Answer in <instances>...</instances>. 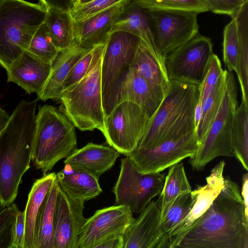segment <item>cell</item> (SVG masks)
<instances>
[{"label":"cell","instance_id":"cell-1","mask_svg":"<svg viewBox=\"0 0 248 248\" xmlns=\"http://www.w3.org/2000/svg\"><path fill=\"white\" fill-rule=\"evenodd\" d=\"M179 248H248V211L238 185L229 176L206 212L186 232Z\"/></svg>","mask_w":248,"mask_h":248},{"label":"cell","instance_id":"cell-2","mask_svg":"<svg viewBox=\"0 0 248 248\" xmlns=\"http://www.w3.org/2000/svg\"><path fill=\"white\" fill-rule=\"evenodd\" d=\"M38 100H21L0 132V205L3 209L13 203L30 167Z\"/></svg>","mask_w":248,"mask_h":248},{"label":"cell","instance_id":"cell-3","mask_svg":"<svg viewBox=\"0 0 248 248\" xmlns=\"http://www.w3.org/2000/svg\"><path fill=\"white\" fill-rule=\"evenodd\" d=\"M170 81V89L161 104L147 122L137 149H150L166 140L196 131L195 113L200 86Z\"/></svg>","mask_w":248,"mask_h":248},{"label":"cell","instance_id":"cell-4","mask_svg":"<svg viewBox=\"0 0 248 248\" xmlns=\"http://www.w3.org/2000/svg\"><path fill=\"white\" fill-rule=\"evenodd\" d=\"M77 149L75 126L65 113L51 105L39 106L31 155L36 168L45 175L57 162Z\"/></svg>","mask_w":248,"mask_h":248},{"label":"cell","instance_id":"cell-5","mask_svg":"<svg viewBox=\"0 0 248 248\" xmlns=\"http://www.w3.org/2000/svg\"><path fill=\"white\" fill-rule=\"evenodd\" d=\"M46 12L41 0H0V64L5 70L27 50Z\"/></svg>","mask_w":248,"mask_h":248},{"label":"cell","instance_id":"cell-6","mask_svg":"<svg viewBox=\"0 0 248 248\" xmlns=\"http://www.w3.org/2000/svg\"><path fill=\"white\" fill-rule=\"evenodd\" d=\"M102 55L82 79L62 93L60 100L61 110L75 126L83 131L97 129L104 135L105 116L101 91Z\"/></svg>","mask_w":248,"mask_h":248},{"label":"cell","instance_id":"cell-7","mask_svg":"<svg viewBox=\"0 0 248 248\" xmlns=\"http://www.w3.org/2000/svg\"><path fill=\"white\" fill-rule=\"evenodd\" d=\"M225 72L224 92L217 115L204 140L189 159L193 170H201L214 158L233 157L232 142L234 116L237 107V89L233 75Z\"/></svg>","mask_w":248,"mask_h":248},{"label":"cell","instance_id":"cell-8","mask_svg":"<svg viewBox=\"0 0 248 248\" xmlns=\"http://www.w3.org/2000/svg\"><path fill=\"white\" fill-rule=\"evenodd\" d=\"M165 173H142L128 156L121 159L120 174L113 188L115 205L127 206L132 213L140 214L164 186Z\"/></svg>","mask_w":248,"mask_h":248},{"label":"cell","instance_id":"cell-9","mask_svg":"<svg viewBox=\"0 0 248 248\" xmlns=\"http://www.w3.org/2000/svg\"><path fill=\"white\" fill-rule=\"evenodd\" d=\"M144 10L149 18L155 43L164 61L169 54L199 34L198 14L195 12Z\"/></svg>","mask_w":248,"mask_h":248},{"label":"cell","instance_id":"cell-10","mask_svg":"<svg viewBox=\"0 0 248 248\" xmlns=\"http://www.w3.org/2000/svg\"><path fill=\"white\" fill-rule=\"evenodd\" d=\"M166 94L160 86L144 79L131 65L123 71L103 102L105 118L119 104L130 102L137 105L149 120L157 111Z\"/></svg>","mask_w":248,"mask_h":248},{"label":"cell","instance_id":"cell-11","mask_svg":"<svg viewBox=\"0 0 248 248\" xmlns=\"http://www.w3.org/2000/svg\"><path fill=\"white\" fill-rule=\"evenodd\" d=\"M214 54L211 39L198 34L165 58L169 79L200 86Z\"/></svg>","mask_w":248,"mask_h":248},{"label":"cell","instance_id":"cell-12","mask_svg":"<svg viewBox=\"0 0 248 248\" xmlns=\"http://www.w3.org/2000/svg\"><path fill=\"white\" fill-rule=\"evenodd\" d=\"M148 121L136 104L130 102L119 104L105 118L104 136L107 143L127 156L137 147Z\"/></svg>","mask_w":248,"mask_h":248},{"label":"cell","instance_id":"cell-13","mask_svg":"<svg viewBox=\"0 0 248 248\" xmlns=\"http://www.w3.org/2000/svg\"><path fill=\"white\" fill-rule=\"evenodd\" d=\"M135 218L124 205H114L96 210L86 221L79 232L78 248H95L123 236Z\"/></svg>","mask_w":248,"mask_h":248},{"label":"cell","instance_id":"cell-14","mask_svg":"<svg viewBox=\"0 0 248 248\" xmlns=\"http://www.w3.org/2000/svg\"><path fill=\"white\" fill-rule=\"evenodd\" d=\"M199 143L196 131L164 141L148 150L136 148L127 156L142 173H156L192 156Z\"/></svg>","mask_w":248,"mask_h":248},{"label":"cell","instance_id":"cell-15","mask_svg":"<svg viewBox=\"0 0 248 248\" xmlns=\"http://www.w3.org/2000/svg\"><path fill=\"white\" fill-rule=\"evenodd\" d=\"M140 39L119 31L110 34L104 47L101 61L102 103L123 71L133 63Z\"/></svg>","mask_w":248,"mask_h":248},{"label":"cell","instance_id":"cell-16","mask_svg":"<svg viewBox=\"0 0 248 248\" xmlns=\"http://www.w3.org/2000/svg\"><path fill=\"white\" fill-rule=\"evenodd\" d=\"M84 202L70 196L59 185L53 213L52 248H78L79 232L86 219Z\"/></svg>","mask_w":248,"mask_h":248},{"label":"cell","instance_id":"cell-17","mask_svg":"<svg viewBox=\"0 0 248 248\" xmlns=\"http://www.w3.org/2000/svg\"><path fill=\"white\" fill-rule=\"evenodd\" d=\"M224 166V161L219 162L206 177V184L191 191L195 202L190 212L169 232L166 233L171 245H178L192 224L206 212L224 188L223 172Z\"/></svg>","mask_w":248,"mask_h":248},{"label":"cell","instance_id":"cell-18","mask_svg":"<svg viewBox=\"0 0 248 248\" xmlns=\"http://www.w3.org/2000/svg\"><path fill=\"white\" fill-rule=\"evenodd\" d=\"M130 0L121 1L96 15L75 23V41L80 46L92 49L106 44L110 31Z\"/></svg>","mask_w":248,"mask_h":248},{"label":"cell","instance_id":"cell-19","mask_svg":"<svg viewBox=\"0 0 248 248\" xmlns=\"http://www.w3.org/2000/svg\"><path fill=\"white\" fill-rule=\"evenodd\" d=\"M157 201H151L123 236V248H154L164 234Z\"/></svg>","mask_w":248,"mask_h":248},{"label":"cell","instance_id":"cell-20","mask_svg":"<svg viewBox=\"0 0 248 248\" xmlns=\"http://www.w3.org/2000/svg\"><path fill=\"white\" fill-rule=\"evenodd\" d=\"M51 67V65L26 50L6 70L7 81L16 84L28 93H37L45 86Z\"/></svg>","mask_w":248,"mask_h":248},{"label":"cell","instance_id":"cell-21","mask_svg":"<svg viewBox=\"0 0 248 248\" xmlns=\"http://www.w3.org/2000/svg\"><path fill=\"white\" fill-rule=\"evenodd\" d=\"M124 31L139 38L161 69L166 74L164 61L160 55L152 32L149 18L144 10L130 0L120 17L113 25L110 34ZM109 34V35H110Z\"/></svg>","mask_w":248,"mask_h":248},{"label":"cell","instance_id":"cell-22","mask_svg":"<svg viewBox=\"0 0 248 248\" xmlns=\"http://www.w3.org/2000/svg\"><path fill=\"white\" fill-rule=\"evenodd\" d=\"M92 49L81 47L75 41L70 47L61 51L51 65L45 86L37 93L38 100H60L66 77L79 60Z\"/></svg>","mask_w":248,"mask_h":248},{"label":"cell","instance_id":"cell-23","mask_svg":"<svg viewBox=\"0 0 248 248\" xmlns=\"http://www.w3.org/2000/svg\"><path fill=\"white\" fill-rule=\"evenodd\" d=\"M120 153L115 149L102 145L88 143L77 149L66 158L64 163L85 171L96 178L114 165Z\"/></svg>","mask_w":248,"mask_h":248},{"label":"cell","instance_id":"cell-24","mask_svg":"<svg viewBox=\"0 0 248 248\" xmlns=\"http://www.w3.org/2000/svg\"><path fill=\"white\" fill-rule=\"evenodd\" d=\"M46 8L44 21L48 32L60 51L75 42V23L67 7L55 1L40 0Z\"/></svg>","mask_w":248,"mask_h":248},{"label":"cell","instance_id":"cell-25","mask_svg":"<svg viewBox=\"0 0 248 248\" xmlns=\"http://www.w3.org/2000/svg\"><path fill=\"white\" fill-rule=\"evenodd\" d=\"M56 179L60 186L70 196L84 202L102 192L98 178L67 164L56 174Z\"/></svg>","mask_w":248,"mask_h":248},{"label":"cell","instance_id":"cell-26","mask_svg":"<svg viewBox=\"0 0 248 248\" xmlns=\"http://www.w3.org/2000/svg\"><path fill=\"white\" fill-rule=\"evenodd\" d=\"M59 184L56 178L38 212L34 224L33 248H52L53 213Z\"/></svg>","mask_w":248,"mask_h":248},{"label":"cell","instance_id":"cell-27","mask_svg":"<svg viewBox=\"0 0 248 248\" xmlns=\"http://www.w3.org/2000/svg\"><path fill=\"white\" fill-rule=\"evenodd\" d=\"M54 172L46 174L33 184L28 195L25 214V234L23 248H33L34 228L40 206L56 178Z\"/></svg>","mask_w":248,"mask_h":248},{"label":"cell","instance_id":"cell-28","mask_svg":"<svg viewBox=\"0 0 248 248\" xmlns=\"http://www.w3.org/2000/svg\"><path fill=\"white\" fill-rule=\"evenodd\" d=\"M191 191L183 163H177L170 167L157 200L160 211V223L176 199Z\"/></svg>","mask_w":248,"mask_h":248},{"label":"cell","instance_id":"cell-29","mask_svg":"<svg viewBox=\"0 0 248 248\" xmlns=\"http://www.w3.org/2000/svg\"><path fill=\"white\" fill-rule=\"evenodd\" d=\"M234 19L238 36V54L235 72L241 87L242 101L248 105V0L241 7Z\"/></svg>","mask_w":248,"mask_h":248},{"label":"cell","instance_id":"cell-30","mask_svg":"<svg viewBox=\"0 0 248 248\" xmlns=\"http://www.w3.org/2000/svg\"><path fill=\"white\" fill-rule=\"evenodd\" d=\"M224 82V71L206 99L198 102L201 106V116L196 132L199 145L204 140L218 112L223 97Z\"/></svg>","mask_w":248,"mask_h":248},{"label":"cell","instance_id":"cell-31","mask_svg":"<svg viewBox=\"0 0 248 248\" xmlns=\"http://www.w3.org/2000/svg\"><path fill=\"white\" fill-rule=\"evenodd\" d=\"M137 72L149 83L160 86L167 93L170 81L149 51L140 43L132 64Z\"/></svg>","mask_w":248,"mask_h":248},{"label":"cell","instance_id":"cell-32","mask_svg":"<svg viewBox=\"0 0 248 248\" xmlns=\"http://www.w3.org/2000/svg\"><path fill=\"white\" fill-rule=\"evenodd\" d=\"M232 142L234 156L248 170V105L242 101L234 113Z\"/></svg>","mask_w":248,"mask_h":248},{"label":"cell","instance_id":"cell-33","mask_svg":"<svg viewBox=\"0 0 248 248\" xmlns=\"http://www.w3.org/2000/svg\"><path fill=\"white\" fill-rule=\"evenodd\" d=\"M140 8L147 10H174L195 12H207L204 0H134Z\"/></svg>","mask_w":248,"mask_h":248},{"label":"cell","instance_id":"cell-34","mask_svg":"<svg viewBox=\"0 0 248 248\" xmlns=\"http://www.w3.org/2000/svg\"><path fill=\"white\" fill-rule=\"evenodd\" d=\"M27 50L51 65L60 52L44 23L33 35Z\"/></svg>","mask_w":248,"mask_h":248},{"label":"cell","instance_id":"cell-35","mask_svg":"<svg viewBox=\"0 0 248 248\" xmlns=\"http://www.w3.org/2000/svg\"><path fill=\"white\" fill-rule=\"evenodd\" d=\"M121 1V0H71L67 4V7L74 22H78L96 15Z\"/></svg>","mask_w":248,"mask_h":248},{"label":"cell","instance_id":"cell-36","mask_svg":"<svg viewBox=\"0 0 248 248\" xmlns=\"http://www.w3.org/2000/svg\"><path fill=\"white\" fill-rule=\"evenodd\" d=\"M105 45L93 48L79 60L65 79L62 93L74 86L86 75L102 56Z\"/></svg>","mask_w":248,"mask_h":248},{"label":"cell","instance_id":"cell-37","mask_svg":"<svg viewBox=\"0 0 248 248\" xmlns=\"http://www.w3.org/2000/svg\"><path fill=\"white\" fill-rule=\"evenodd\" d=\"M194 202L195 199L191 193L176 199L160 223L162 231L165 233L169 232L183 220L190 212Z\"/></svg>","mask_w":248,"mask_h":248},{"label":"cell","instance_id":"cell-38","mask_svg":"<svg viewBox=\"0 0 248 248\" xmlns=\"http://www.w3.org/2000/svg\"><path fill=\"white\" fill-rule=\"evenodd\" d=\"M222 45L223 61L229 72L235 71L238 54V36L234 18L224 28Z\"/></svg>","mask_w":248,"mask_h":248},{"label":"cell","instance_id":"cell-39","mask_svg":"<svg viewBox=\"0 0 248 248\" xmlns=\"http://www.w3.org/2000/svg\"><path fill=\"white\" fill-rule=\"evenodd\" d=\"M17 206L12 203L0 212V248H8L14 244Z\"/></svg>","mask_w":248,"mask_h":248},{"label":"cell","instance_id":"cell-40","mask_svg":"<svg viewBox=\"0 0 248 248\" xmlns=\"http://www.w3.org/2000/svg\"><path fill=\"white\" fill-rule=\"evenodd\" d=\"M224 71L218 56L214 54L202 83L200 86L199 102L206 99L220 77L223 74Z\"/></svg>","mask_w":248,"mask_h":248},{"label":"cell","instance_id":"cell-41","mask_svg":"<svg viewBox=\"0 0 248 248\" xmlns=\"http://www.w3.org/2000/svg\"><path fill=\"white\" fill-rule=\"evenodd\" d=\"M248 0H204L208 11L225 14L234 18L243 5Z\"/></svg>","mask_w":248,"mask_h":248},{"label":"cell","instance_id":"cell-42","mask_svg":"<svg viewBox=\"0 0 248 248\" xmlns=\"http://www.w3.org/2000/svg\"><path fill=\"white\" fill-rule=\"evenodd\" d=\"M25 229L24 212L18 210L16 216L14 244L16 245L19 248H23Z\"/></svg>","mask_w":248,"mask_h":248},{"label":"cell","instance_id":"cell-43","mask_svg":"<svg viewBox=\"0 0 248 248\" xmlns=\"http://www.w3.org/2000/svg\"><path fill=\"white\" fill-rule=\"evenodd\" d=\"M242 184V186L241 195L244 203L245 209L248 211V173L247 172L243 175Z\"/></svg>","mask_w":248,"mask_h":248},{"label":"cell","instance_id":"cell-44","mask_svg":"<svg viewBox=\"0 0 248 248\" xmlns=\"http://www.w3.org/2000/svg\"><path fill=\"white\" fill-rule=\"evenodd\" d=\"M123 236L112 239L95 248H115L117 247H123Z\"/></svg>","mask_w":248,"mask_h":248},{"label":"cell","instance_id":"cell-45","mask_svg":"<svg viewBox=\"0 0 248 248\" xmlns=\"http://www.w3.org/2000/svg\"><path fill=\"white\" fill-rule=\"evenodd\" d=\"M154 248H179L171 245L169 237L167 233L164 234Z\"/></svg>","mask_w":248,"mask_h":248},{"label":"cell","instance_id":"cell-46","mask_svg":"<svg viewBox=\"0 0 248 248\" xmlns=\"http://www.w3.org/2000/svg\"><path fill=\"white\" fill-rule=\"evenodd\" d=\"M10 115L0 107V132L7 124Z\"/></svg>","mask_w":248,"mask_h":248},{"label":"cell","instance_id":"cell-47","mask_svg":"<svg viewBox=\"0 0 248 248\" xmlns=\"http://www.w3.org/2000/svg\"><path fill=\"white\" fill-rule=\"evenodd\" d=\"M8 248H18L16 245L14 244Z\"/></svg>","mask_w":248,"mask_h":248},{"label":"cell","instance_id":"cell-48","mask_svg":"<svg viewBox=\"0 0 248 248\" xmlns=\"http://www.w3.org/2000/svg\"><path fill=\"white\" fill-rule=\"evenodd\" d=\"M123 248V247H117V248Z\"/></svg>","mask_w":248,"mask_h":248}]
</instances>
